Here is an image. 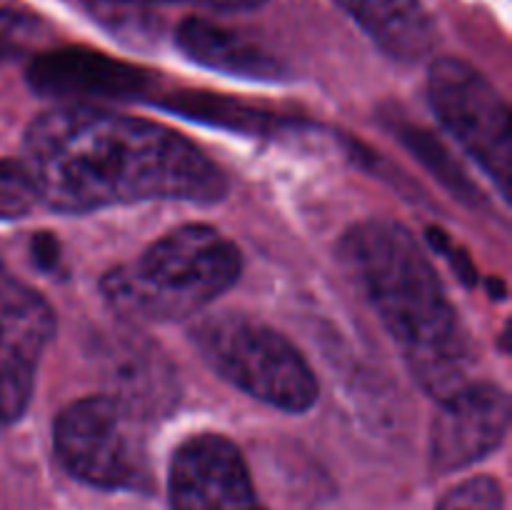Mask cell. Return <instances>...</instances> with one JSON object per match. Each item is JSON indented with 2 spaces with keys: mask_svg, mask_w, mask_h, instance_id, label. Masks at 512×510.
I'll return each instance as SVG.
<instances>
[{
  "mask_svg": "<svg viewBox=\"0 0 512 510\" xmlns=\"http://www.w3.org/2000/svg\"><path fill=\"white\" fill-rule=\"evenodd\" d=\"M23 145L40 203L60 213L143 200L215 203L228 193L218 165L153 120L63 105L35 118Z\"/></svg>",
  "mask_w": 512,
  "mask_h": 510,
  "instance_id": "cell-1",
  "label": "cell"
},
{
  "mask_svg": "<svg viewBox=\"0 0 512 510\" xmlns=\"http://www.w3.org/2000/svg\"><path fill=\"white\" fill-rule=\"evenodd\" d=\"M340 258L423 390L440 403L470 383L468 330L428 253L403 225L390 220L353 225L340 243Z\"/></svg>",
  "mask_w": 512,
  "mask_h": 510,
  "instance_id": "cell-2",
  "label": "cell"
},
{
  "mask_svg": "<svg viewBox=\"0 0 512 510\" xmlns=\"http://www.w3.org/2000/svg\"><path fill=\"white\" fill-rule=\"evenodd\" d=\"M243 258L210 225H183L155 240L138 260L110 270L103 295L113 310L145 323L188 318L235 285Z\"/></svg>",
  "mask_w": 512,
  "mask_h": 510,
  "instance_id": "cell-3",
  "label": "cell"
},
{
  "mask_svg": "<svg viewBox=\"0 0 512 510\" xmlns=\"http://www.w3.org/2000/svg\"><path fill=\"white\" fill-rule=\"evenodd\" d=\"M193 343L205 363L248 393L285 413H305L318 400V380L293 343L258 318L218 313L200 320Z\"/></svg>",
  "mask_w": 512,
  "mask_h": 510,
  "instance_id": "cell-4",
  "label": "cell"
},
{
  "mask_svg": "<svg viewBox=\"0 0 512 510\" xmlns=\"http://www.w3.org/2000/svg\"><path fill=\"white\" fill-rule=\"evenodd\" d=\"M55 455L73 478L105 490H148L143 415L113 395L75 400L55 420Z\"/></svg>",
  "mask_w": 512,
  "mask_h": 510,
  "instance_id": "cell-5",
  "label": "cell"
},
{
  "mask_svg": "<svg viewBox=\"0 0 512 510\" xmlns=\"http://www.w3.org/2000/svg\"><path fill=\"white\" fill-rule=\"evenodd\" d=\"M428 95L440 123L468 150L470 158L490 175L500 195L510 198L512 140L510 113L503 95L483 73L458 58H440L430 65Z\"/></svg>",
  "mask_w": 512,
  "mask_h": 510,
  "instance_id": "cell-6",
  "label": "cell"
},
{
  "mask_svg": "<svg viewBox=\"0 0 512 510\" xmlns=\"http://www.w3.org/2000/svg\"><path fill=\"white\" fill-rule=\"evenodd\" d=\"M55 330L50 305L0 270V428L25 413L40 355Z\"/></svg>",
  "mask_w": 512,
  "mask_h": 510,
  "instance_id": "cell-7",
  "label": "cell"
},
{
  "mask_svg": "<svg viewBox=\"0 0 512 510\" xmlns=\"http://www.w3.org/2000/svg\"><path fill=\"white\" fill-rule=\"evenodd\" d=\"M168 488L170 510H265L240 450L218 433L178 445Z\"/></svg>",
  "mask_w": 512,
  "mask_h": 510,
  "instance_id": "cell-8",
  "label": "cell"
},
{
  "mask_svg": "<svg viewBox=\"0 0 512 510\" xmlns=\"http://www.w3.org/2000/svg\"><path fill=\"white\" fill-rule=\"evenodd\" d=\"M510 428V395L495 383H473L440 400L430 430V460L455 473L500 448Z\"/></svg>",
  "mask_w": 512,
  "mask_h": 510,
  "instance_id": "cell-9",
  "label": "cell"
},
{
  "mask_svg": "<svg viewBox=\"0 0 512 510\" xmlns=\"http://www.w3.org/2000/svg\"><path fill=\"white\" fill-rule=\"evenodd\" d=\"M28 85L45 98L125 100L145 93L153 75L98 50L60 48L33 58Z\"/></svg>",
  "mask_w": 512,
  "mask_h": 510,
  "instance_id": "cell-10",
  "label": "cell"
},
{
  "mask_svg": "<svg viewBox=\"0 0 512 510\" xmlns=\"http://www.w3.org/2000/svg\"><path fill=\"white\" fill-rule=\"evenodd\" d=\"M338 5L390 58L413 63L433 48V20L420 0H338Z\"/></svg>",
  "mask_w": 512,
  "mask_h": 510,
  "instance_id": "cell-11",
  "label": "cell"
},
{
  "mask_svg": "<svg viewBox=\"0 0 512 510\" xmlns=\"http://www.w3.org/2000/svg\"><path fill=\"white\" fill-rule=\"evenodd\" d=\"M175 40L190 60L218 73L250 80H278L283 75V65L273 55L203 18L183 20Z\"/></svg>",
  "mask_w": 512,
  "mask_h": 510,
  "instance_id": "cell-12",
  "label": "cell"
},
{
  "mask_svg": "<svg viewBox=\"0 0 512 510\" xmlns=\"http://www.w3.org/2000/svg\"><path fill=\"white\" fill-rule=\"evenodd\" d=\"M108 365L115 385L113 398L123 400L143 418L173 400L170 375L160 373L153 353L148 348H138L135 340L110 350Z\"/></svg>",
  "mask_w": 512,
  "mask_h": 510,
  "instance_id": "cell-13",
  "label": "cell"
},
{
  "mask_svg": "<svg viewBox=\"0 0 512 510\" xmlns=\"http://www.w3.org/2000/svg\"><path fill=\"white\" fill-rule=\"evenodd\" d=\"M38 203V188L25 163L0 160V220L25 218Z\"/></svg>",
  "mask_w": 512,
  "mask_h": 510,
  "instance_id": "cell-14",
  "label": "cell"
},
{
  "mask_svg": "<svg viewBox=\"0 0 512 510\" xmlns=\"http://www.w3.org/2000/svg\"><path fill=\"white\" fill-rule=\"evenodd\" d=\"M43 38L45 25L38 18L0 5V58L30 53Z\"/></svg>",
  "mask_w": 512,
  "mask_h": 510,
  "instance_id": "cell-15",
  "label": "cell"
},
{
  "mask_svg": "<svg viewBox=\"0 0 512 510\" xmlns=\"http://www.w3.org/2000/svg\"><path fill=\"white\" fill-rule=\"evenodd\" d=\"M438 510H505L503 488L495 478L478 475L450 490Z\"/></svg>",
  "mask_w": 512,
  "mask_h": 510,
  "instance_id": "cell-16",
  "label": "cell"
},
{
  "mask_svg": "<svg viewBox=\"0 0 512 510\" xmlns=\"http://www.w3.org/2000/svg\"><path fill=\"white\" fill-rule=\"evenodd\" d=\"M125 3H190L198 8L220 10V13H238V10L260 8L268 0H125Z\"/></svg>",
  "mask_w": 512,
  "mask_h": 510,
  "instance_id": "cell-17",
  "label": "cell"
},
{
  "mask_svg": "<svg viewBox=\"0 0 512 510\" xmlns=\"http://www.w3.org/2000/svg\"><path fill=\"white\" fill-rule=\"evenodd\" d=\"M33 253H35V258H38V263H45V268H53L55 260H58V255H55V250H53V240L50 238L35 240Z\"/></svg>",
  "mask_w": 512,
  "mask_h": 510,
  "instance_id": "cell-18",
  "label": "cell"
}]
</instances>
